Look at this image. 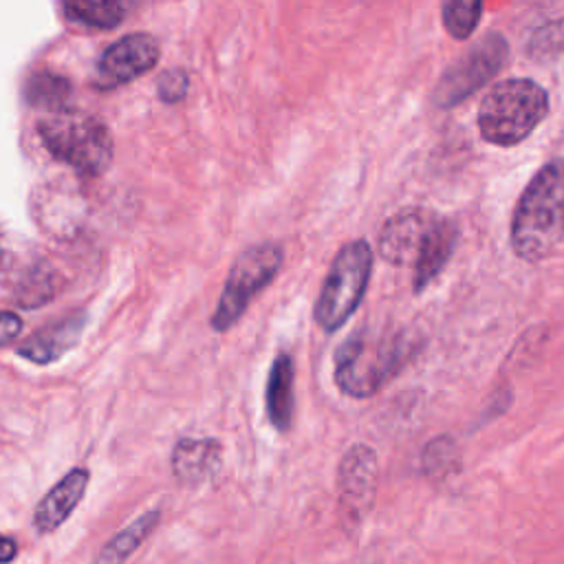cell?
I'll return each instance as SVG.
<instances>
[{
  "instance_id": "cell-11",
  "label": "cell",
  "mask_w": 564,
  "mask_h": 564,
  "mask_svg": "<svg viewBox=\"0 0 564 564\" xmlns=\"http://www.w3.org/2000/svg\"><path fill=\"white\" fill-rule=\"evenodd\" d=\"M86 324H88V313L84 308H75L62 315L59 319L40 326L26 339L15 344V355L37 366L53 364L62 355H66L70 348H75Z\"/></svg>"
},
{
  "instance_id": "cell-21",
  "label": "cell",
  "mask_w": 564,
  "mask_h": 564,
  "mask_svg": "<svg viewBox=\"0 0 564 564\" xmlns=\"http://www.w3.org/2000/svg\"><path fill=\"white\" fill-rule=\"evenodd\" d=\"M189 75L183 68H165L156 79V95L163 104H176L187 95Z\"/></svg>"
},
{
  "instance_id": "cell-10",
  "label": "cell",
  "mask_w": 564,
  "mask_h": 564,
  "mask_svg": "<svg viewBox=\"0 0 564 564\" xmlns=\"http://www.w3.org/2000/svg\"><path fill=\"white\" fill-rule=\"evenodd\" d=\"M377 454L357 443L348 447L341 456L339 471H337V489H339V507L348 520H361L366 511L372 507L375 491H377Z\"/></svg>"
},
{
  "instance_id": "cell-14",
  "label": "cell",
  "mask_w": 564,
  "mask_h": 564,
  "mask_svg": "<svg viewBox=\"0 0 564 564\" xmlns=\"http://www.w3.org/2000/svg\"><path fill=\"white\" fill-rule=\"evenodd\" d=\"M172 474L183 485H200L223 465V445L216 438H178L172 447Z\"/></svg>"
},
{
  "instance_id": "cell-17",
  "label": "cell",
  "mask_w": 564,
  "mask_h": 564,
  "mask_svg": "<svg viewBox=\"0 0 564 564\" xmlns=\"http://www.w3.org/2000/svg\"><path fill=\"white\" fill-rule=\"evenodd\" d=\"M70 97H73V84L68 82V77L55 70H48V68L33 70L24 82V99L33 108L57 112L68 108Z\"/></svg>"
},
{
  "instance_id": "cell-3",
  "label": "cell",
  "mask_w": 564,
  "mask_h": 564,
  "mask_svg": "<svg viewBox=\"0 0 564 564\" xmlns=\"http://www.w3.org/2000/svg\"><path fill=\"white\" fill-rule=\"evenodd\" d=\"M410 350L405 333H375L364 326L337 348L333 379L346 397L368 399L399 372Z\"/></svg>"
},
{
  "instance_id": "cell-19",
  "label": "cell",
  "mask_w": 564,
  "mask_h": 564,
  "mask_svg": "<svg viewBox=\"0 0 564 564\" xmlns=\"http://www.w3.org/2000/svg\"><path fill=\"white\" fill-rule=\"evenodd\" d=\"M443 26L454 40H467L482 15V2L478 0H449L441 9Z\"/></svg>"
},
{
  "instance_id": "cell-13",
  "label": "cell",
  "mask_w": 564,
  "mask_h": 564,
  "mask_svg": "<svg viewBox=\"0 0 564 564\" xmlns=\"http://www.w3.org/2000/svg\"><path fill=\"white\" fill-rule=\"evenodd\" d=\"M64 286L59 271L44 258L35 256L15 267V275L9 282L11 302L20 308H37L48 304Z\"/></svg>"
},
{
  "instance_id": "cell-7",
  "label": "cell",
  "mask_w": 564,
  "mask_h": 564,
  "mask_svg": "<svg viewBox=\"0 0 564 564\" xmlns=\"http://www.w3.org/2000/svg\"><path fill=\"white\" fill-rule=\"evenodd\" d=\"M282 260L284 251L278 242H258L238 253L209 317L216 333H225L238 324L251 300L273 282L282 269Z\"/></svg>"
},
{
  "instance_id": "cell-9",
  "label": "cell",
  "mask_w": 564,
  "mask_h": 564,
  "mask_svg": "<svg viewBox=\"0 0 564 564\" xmlns=\"http://www.w3.org/2000/svg\"><path fill=\"white\" fill-rule=\"evenodd\" d=\"M161 57V46L150 33H128L112 44H108L93 70V84L99 90H115L134 82L156 66Z\"/></svg>"
},
{
  "instance_id": "cell-18",
  "label": "cell",
  "mask_w": 564,
  "mask_h": 564,
  "mask_svg": "<svg viewBox=\"0 0 564 564\" xmlns=\"http://www.w3.org/2000/svg\"><path fill=\"white\" fill-rule=\"evenodd\" d=\"M64 15L70 22L90 29H115L126 18L128 4L119 0H68L62 4Z\"/></svg>"
},
{
  "instance_id": "cell-16",
  "label": "cell",
  "mask_w": 564,
  "mask_h": 564,
  "mask_svg": "<svg viewBox=\"0 0 564 564\" xmlns=\"http://www.w3.org/2000/svg\"><path fill=\"white\" fill-rule=\"evenodd\" d=\"M161 520L159 509H148L145 513L137 516L128 527L117 531L97 553L93 564H126L128 557L145 542V538L154 531Z\"/></svg>"
},
{
  "instance_id": "cell-20",
  "label": "cell",
  "mask_w": 564,
  "mask_h": 564,
  "mask_svg": "<svg viewBox=\"0 0 564 564\" xmlns=\"http://www.w3.org/2000/svg\"><path fill=\"white\" fill-rule=\"evenodd\" d=\"M456 458V447L449 436L434 438L423 452V467L427 474H445Z\"/></svg>"
},
{
  "instance_id": "cell-22",
  "label": "cell",
  "mask_w": 564,
  "mask_h": 564,
  "mask_svg": "<svg viewBox=\"0 0 564 564\" xmlns=\"http://www.w3.org/2000/svg\"><path fill=\"white\" fill-rule=\"evenodd\" d=\"M20 330H22V319L15 313L4 311L2 319H0V335H2L0 341H2V346H9L13 339H18Z\"/></svg>"
},
{
  "instance_id": "cell-6",
  "label": "cell",
  "mask_w": 564,
  "mask_h": 564,
  "mask_svg": "<svg viewBox=\"0 0 564 564\" xmlns=\"http://www.w3.org/2000/svg\"><path fill=\"white\" fill-rule=\"evenodd\" d=\"M372 273V247L357 238L346 242L330 262L317 293L313 317L324 333L339 330L359 308Z\"/></svg>"
},
{
  "instance_id": "cell-2",
  "label": "cell",
  "mask_w": 564,
  "mask_h": 564,
  "mask_svg": "<svg viewBox=\"0 0 564 564\" xmlns=\"http://www.w3.org/2000/svg\"><path fill=\"white\" fill-rule=\"evenodd\" d=\"M564 238V161L542 165L518 198L511 218V247L518 258L540 262Z\"/></svg>"
},
{
  "instance_id": "cell-23",
  "label": "cell",
  "mask_w": 564,
  "mask_h": 564,
  "mask_svg": "<svg viewBox=\"0 0 564 564\" xmlns=\"http://www.w3.org/2000/svg\"><path fill=\"white\" fill-rule=\"evenodd\" d=\"M18 553V542L11 535L2 538V564H9Z\"/></svg>"
},
{
  "instance_id": "cell-12",
  "label": "cell",
  "mask_w": 564,
  "mask_h": 564,
  "mask_svg": "<svg viewBox=\"0 0 564 564\" xmlns=\"http://www.w3.org/2000/svg\"><path fill=\"white\" fill-rule=\"evenodd\" d=\"M88 482L90 471L86 467H75L68 474H64L37 502L33 511V527L40 533H51L59 529L82 502Z\"/></svg>"
},
{
  "instance_id": "cell-4",
  "label": "cell",
  "mask_w": 564,
  "mask_h": 564,
  "mask_svg": "<svg viewBox=\"0 0 564 564\" xmlns=\"http://www.w3.org/2000/svg\"><path fill=\"white\" fill-rule=\"evenodd\" d=\"M37 137L44 150L77 176H101L115 154V143L106 121L79 108L48 112L37 121Z\"/></svg>"
},
{
  "instance_id": "cell-5",
  "label": "cell",
  "mask_w": 564,
  "mask_h": 564,
  "mask_svg": "<svg viewBox=\"0 0 564 564\" xmlns=\"http://www.w3.org/2000/svg\"><path fill=\"white\" fill-rule=\"evenodd\" d=\"M546 90L527 77L498 82L480 101L478 130L487 143L516 145L524 141L546 117Z\"/></svg>"
},
{
  "instance_id": "cell-15",
  "label": "cell",
  "mask_w": 564,
  "mask_h": 564,
  "mask_svg": "<svg viewBox=\"0 0 564 564\" xmlns=\"http://www.w3.org/2000/svg\"><path fill=\"white\" fill-rule=\"evenodd\" d=\"M293 381H295L293 357L280 350L269 368L267 388H264L267 419L278 432H289L293 425V414H295Z\"/></svg>"
},
{
  "instance_id": "cell-8",
  "label": "cell",
  "mask_w": 564,
  "mask_h": 564,
  "mask_svg": "<svg viewBox=\"0 0 564 564\" xmlns=\"http://www.w3.org/2000/svg\"><path fill=\"white\" fill-rule=\"evenodd\" d=\"M509 44L500 33H487L463 57L445 68L434 86L432 101L438 108H452L482 88L507 62Z\"/></svg>"
},
{
  "instance_id": "cell-1",
  "label": "cell",
  "mask_w": 564,
  "mask_h": 564,
  "mask_svg": "<svg viewBox=\"0 0 564 564\" xmlns=\"http://www.w3.org/2000/svg\"><path fill=\"white\" fill-rule=\"evenodd\" d=\"M458 225L432 209L405 207L392 214L379 231V256L392 267H412L414 293H421L449 262Z\"/></svg>"
}]
</instances>
